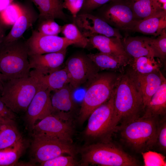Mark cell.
Wrapping results in <instances>:
<instances>
[{
  "mask_svg": "<svg viewBox=\"0 0 166 166\" xmlns=\"http://www.w3.org/2000/svg\"><path fill=\"white\" fill-rule=\"evenodd\" d=\"M113 96V127L115 131L121 121L123 123L139 117L143 106L142 98L130 72L117 77Z\"/></svg>",
  "mask_w": 166,
  "mask_h": 166,
  "instance_id": "obj_1",
  "label": "cell"
},
{
  "mask_svg": "<svg viewBox=\"0 0 166 166\" xmlns=\"http://www.w3.org/2000/svg\"><path fill=\"white\" fill-rule=\"evenodd\" d=\"M82 166L89 164L105 166L138 165L133 157L109 142L85 144L78 148Z\"/></svg>",
  "mask_w": 166,
  "mask_h": 166,
  "instance_id": "obj_2",
  "label": "cell"
},
{
  "mask_svg": "<svg viewBox=\"0 0 166 166\" xmlns=\"http://www.w3.org/2000/svg\"><path fill=\"white\" fill-rule=\"evenodd\" d=\"M117 77L112 73H98L87 83L78 121L83 123L91 113L111 97Z\"/></svg>",
  "mask_w": 166,
  "mask_h": 166,
  "instance_id": "obj_3",
  "label": "cell"
},
{
  "mask_svg": "<svg viewBox=\"0 0 166 166\" xmlns=\"http://www.w3.org/2000/svg\"><path fill=\"white\" fill-rule=\"evenodd\" d=\"M22 38L0 45V73L7 79L30 76L28 48Z\"/></svg>",
  "mask_w": 166,
  "mask_h": 166,
  "instance_id": "obj_4",
  "label": "cell"
},
{
  "mask_svg": "<svg viewBox=\"0 0 166 166\" xmlns=\"http://www.w3.org/2000/svg\"><path fill=\"white\" fill-rule=\"evenodd\" d=\"M38 81L30 76L5 80L0 98L14 113L25 112L35 94Z\"/></svg>",
  "mask_w": 166,
  "mask_h": 166,
  "instance_id": "obj_5",
  "label": "cell"
},
{
  "mask_svg": "<svg viewBox=\"0 0 166 166\" xmlns=\"http://www.w3.org/2000/svg\"><path fill=\"white\" fill-rule=\"evenodd\" d=\"M157 128L155 117L143 116L123 122L120 130L128 144L141 150L150 148L156 143Z\"/></svg>",
  "mask_w": 166,
  "mask_h": 166,
  "instance_id": "obj_6",
  "label": "cell"
},
{
  "mask_svg": "<svg viewBox=\"0 0 166 166\" xmlns=\"http://www.w3.org/2000/svg\"><path fill=\"white\" fill-rule=\"evenodd\" d=\"M114 116L113 93L106 102L94 110L89 115L88 122L83 132L85 144L96 141L109 142L113 133Z\"/></svg>",
  "mask_w": 166,
  "mask_h": 166,
  "instance_id": "obj_7",
  "label": "cell"
},
{
  "mask_svg": "<svg viewBox=\"0 0 166 166\" xmlns=\"http://www.w3.org/2000/svg\"><path fill=\"white\" fill-rule=\"evenodd\" d=\"M33 137L30 153L33 164H40L64 154L75 157L78 153V148L73 143L44 136Z\"/></svg>",
  "mask_w": 166,
  "mask_h": 166,
  "instance_id": "obj_8",
  "label": "cell"
},
{
  "mask_svg": "<svg viewBox=\"0 0 166 166\" xmlns=\"http://www.w3.org/2000/svg\"><path fill=\"white\" fill-rule=\"evenodd\" d=\"M31 130L33 136H44L73 143L74 130L72 120L63 119L52 113L35 124Z\"/></svg>",
  "mask_w": 166,
  "mask_h": 166,
  "instance_id": "obj_9",
  "label": "cell"
},
{
  "mask_svg": "<svg viewBox=\"0 0 166 166\" xmlns=\"http://www.w3.org/2000/svg\"><path fill=\"white\" fill-rule=\"evenodd\" d=\"M65 66L69 74V85L72 89L88 83L99 73V70L87 55L82 54L69 57Z\"/></svg>",
  "mask_w": 166,
  "mask_h": 166,
  "instance_id": "obj_10",
  "label": "cell"
},
{
  "mask_svg": "<svg viewBox=\"0 0 166 166\" xmlns=\"http://www.w3.org/2000/svg\"><path fill=\"white\" fill-rule=\"evenodd\" d=\"M73 18V23L87 39L96 35L123 38L119 30L113 27L99 17L85 13L77 14Z\"/></svg>",
  "mask_w": 166,
  "mask_h": 166,
  "instance_id": "obj_11",
  "label": "cell"
},
{
  "mask_svg": "<svg viewBox=\"0 0 166 166\" xmlns=\"http://www.w3.org/2000/svg\"><path fill=\"white\" fill-rule=\"evenodd\" d=\"M26 42L29 55L58 52L75 44L64 37L43 35L37 30H32L31 36Z\"/></svg>",
  "mask_w": 166,
  "mask_h": 166,
  "instance_id": "obj_12",
  "label": "cell"
},
{
  "mask_svg": "<svg viewBox=\"0 0 166 166\" xmlns=\"http://www.w3.org/2000/svg\"><path fill=\"white\" fill-rule=\"evenodd\" d=\"M38 81L37 92L25 112V117L31 130L38 120L43 119L53 111L51 91L45 85Z\"/></svg>",
  "mask_w": 166,
  "mask_h": 166,
  "instance_id": "obj_13",
  "label": "cell"
},
{
  "mask_svg": "<svg viewBox=\"0 0 166 166\" xmlns=\"http://www.w3.org/2000/svg\"><path fill=\"white\" fill-rule=\"evenodd\" d=\"M100 17L119 30L131 31L138 21L127 2L111 5L104 10Z\"/></svg>",
  "mask_w": 166,
  "mask_h": 166,
  "instance_id": "obj_14",
  "label": "cell"
},
{
  "mask_svg": "<svg viewBox=\"0 0 166 166\" xmlns=\"http://www.w3.org/2000/svg\"><path fill=\"white\" fill-rule=\"evenodd\" d=\"M66 51L65 49L55 52L29 55L30 69L43 75L50 74L61 68Z\"/></svg>",
  "mask_w": 166,
  "mask_h": 166,
  "instance_id": "obj_15",
  "label": "cell"
},
{
  "mask_svg": "<svg viewBox=\"0 0 166 166\" xmlns=\"http://www.w3.org/2000/svg\"><path fill=\"white\" fill-rule=\"evenodd\" d=\"M142 99L143 109H145L151 97L158 89L161 83V72L140 74L133 70L130 72Z\"/></svg>",
  "mask_w": 166,
  "mask_h": 166,
  "instance_id": "obj_16",
  "label": "cell"
},
{
  "mask_svg": "<svg viewBox=\"0 0 166 166\" xmlns=\"http://www.w3.org/2000/svg\"><path fill=\"white\" fill-rule=\"evenodd\" d=\"M72 89L68 84L53 91L50 96L53 112L60 118L66 120H72V113L75 107L72 96Z\"/></svg>",
  "mask_w": 166,
  "mask_h": 166,
  "instance_id": "obj_17",
  "label": "cell"
},
{
  "mask_svg": "<svg viewBox=\"0 0 166 166\" xmlns=\"http://www.w3.org/2000/svg\"><path fill=\"white\" fill-rule=\"evenodd\" d=\"M38 18L39 14L33 9L22 6L19 17L1 44L8 43L22 38L25 32L33 26Z\"/></svg>",
  "mask_w": 166,
  "mask_h": 166,
  "instance_id": "obj_18",
  "label": "cell"
},
{
  "mask_svg": "<svg viewBox=\"0 0 166 166\" xmlns=\"http://www.w3.org/2000/svg\"><path fill=\"white\" fill-rule=\"evenodd\" d=\"M87 39L89 43L100 52L117 56L129 57L125 51L121 38L96 35Z\"/></svg>",
  "mask_w": 166,
  "mask_h": 166,
  "instance_id": "obj_19",
  "label": "cell"
},
{
  "mask_svg": "<svg viewBox=\"0 0 166 166\" xmlns=\"http://www.w3.org/2000/svg\"><path fill=\"white\" fill-rule=\"evenodd\" d=\"M166 29V11L160 10L138 21L131 31L156 37Z\"/></svg>",
  "mask_w": 166,
  "mask_h": 166,
  "instance_id": "obj_20",
  "label": "cell"
},
{
  "mask_svg": "<svg viewBox=\"0 0 166 166\" xmlns=\"http://www.w3.org/2000/svg\"><path fill=\"white\" fill-rule=\"evenodd\" d=\"M99 70H116L121 69L130 64L129 57L117 56L99 52L87 55Z\"/></svg>",
  "mask_w": 166,
  "mask_h": 166,
  "instance_id": "obj_21",
  "label": "cell"
},
{
  "mask_svg": "<svg viewBox=\"0 0 166 166\" xmlns=\"http://www.w3.org/2000/svg\"><path fill=\"white\" fill-rule=\"evenodd\" d=\"M121 40L125 51L130 58L134 59L146 56L158 58L145 37H128L122 38Z\"/></svg>",
  "mask_w": 166,
  "mask_h": 166,
  "instance_id": "obj_22",
  "label": "cell"
},
{
  "mask_svg": "<svg viewBox=\"0 0 166 166\" xmlns=\"http://www.w3.org/2000/svg\"><path fill=\"white\" fill-rule=\"evenodd\" d=\"M30 75L45 85L51 92L60 89L70 82L69 74L65 66L46 75L33 69L30 71Z\"/></svg>",
  "mask_w": 166,
  "mask_h": 166,
  "instance_id": "obj_23",
  "label": "cell"
},
{
  "mask_svg": "<svg viewBox=\"0 0 166 166\" xmlns=\"http://www.w3.org/2000/svg\"><path fill=\"white\" fill-rule=\"evenodd\" d=\"M38 9L39 19L51 18L65 20L64 0H30Z\"/></svg>",
  "mask_w": 166,
  "mask_h": 166,
  "instance_id": "obj_24",
  "label": "cell"
},
{
  "mask_svg": "<svg viewBox=\"0 0 166 166\" xmlns=\"http://www.w3.org/2000/svg\"><path fill=\"white\" fill-rule=\"evenodd\" d=\"M162 82L160 86L151 97L145 108L143 116L156 117L164 115L166 111V79L161 74Z\"/></svg>",
  "mask_w": 166,
  "mask_h": 166,
  "instance_id": "obj_25",
  "label": "cell"
},
{
  "mask_svg": "<svg viewBox=\"0 0 166 166\" xmlns=\"http://www.w3.org/2000/svg\"><path fill=\"white\" fill-rule=\"evenodd\" d=\"M27 143L22 137L13 145L0 149V166L19 165L18 160L24 152Z\"/></svg>",
  "mask_w": 166,
  "mask_h": 166,
  "instance_id": "obj_26",
  "label": "cell"
},
{
  "mask_svg": "<svg viewBox=\"0 0 166 166\" xmlns=\"http://www.w3.org/2000/svg\"><path fill=\"white\" fill-rule=\"evenodd\" d=\"M22 137L14 120H0V149L13 145Z\"/></svg>",
  "mask_w": 166,
  "mask_h": 166,
  "instance_id": "obj_27",
  "label": "cell"
},
{
  "mask_svg": "<svg viewBox=\"0 0 166 166\" xmlns=\"http://www.w3.org/2000/svg\"><path fill=\"white\" fill-rule=\"evenodd\" d=\"M127 2L138 21L162 10L154 0H128Z\"/></svg>",
  "mask_w": 166,
  "mask_h": 166,
  "instance_id": "obj_28",
  "label": "cell"
},
{
  "mask_svg": "<svg viewBox=\"0 0 166 166\" xmlns=\"http://www.w3.org/2000/svg\"><path fill=\"white\" fill-rule=\"evenodd\" d=\"M156 58L143 56L132 59L130 63L133 71L140 74H147L159 72L161 66L160 61Z\"/></svg>",
  "mask_w": 166,
  "mask_h": 166,
  "instance_id": "obj_29",
  "label": "cell"
},
{
  "mask_svg": "<svg viewBox=\"0 0 166 166\" xmlns=\"http://www.w3.org/2000/svg\"><path fill=\"white\" fill-rule=\"evenodd\" d=\"M61 32L64 37L81 47L85 48L89 43L88 39L73 23L66 24L61 26Z\"/></svg>",
  "mask_w": 166,
  "mask_h": 166,
  "instance_id": "obj_30",
  "label": "cell"
},
{
  "mask_svg": "<svg viewBox=\"0 0 166 166\" xmlns=\"http://www.w3.org/2000/svg\"><path fill=\"white\" fill-rule=\"evenodd\" d=\"M22 5L13 2L0 13V22L8 28L12 27L20 14Z\"/></svg>",
  "mask_w": 166,
  "mask_h": 166,
  "instance_id": "obj_31",
  "label": "cell"
},
{
  "mask_svg": "<svg viewBox=\"0 0 166 166\" xmlns=\"http://www.w3.org/2000/svg\"><path fill=\"white\" fill-rule=\"evenodd\" d=\"M148 44L156 54L158 58L163 61L166 57V31L163 30L156 38L145 37Z\"/></svg>",
  "mask_w": 166,
  "mask_h": 166,
  "instance_id": "obj_32",
  "label": "cell"
},
{
  "mask_svg": "<svg viewBox=\"0 0 166 166\" xmlns=\"http://www.w3.org/2000/svg\"><path fill=\"white\" fill-rule=\"evenodd\" d=\"M37 30L46 35H58L61 32V26L51 18L38 19Z\"/></svg>",
  "mask_w": 166,
  "mask_h": 166,
  "instance_id": "obj_33",
  "label": "cell"
},
{
  "mask_svg": "<svg viewBox=\"0 0 166 166\" xmlns=\"http://www.w3.org/2000/svg\"><path fill=\"white\" fill-rule=\"evenodd\" d=\"M42 166H82L75 157L70 156L61 155L50 160L40 163Z\"/></svg>",
  "mask_w": 166,
  "mask_h": 166,
  "instance_id": "obj_34",
  "label": "cell"
},
{
  "mask_svg": "<svg viewBox=\"0 0 166 166\" xmlns=\"http://www.w3.org/2000/svg\"><path fill=\"white\" fill-rule=\"evenodd\" d=\"M145 166H164L166 165L165 157L157 152L149 151L142 153Z\"/></svg>",
  "mask_w": 166,
  "mask_h": 166,
  "instance_id": "obj_35",
  "label": "cell"
},
{
  "mask_svg": "<svg viewBox=\"0 0 166 166\" xmlns=\"http://www.w3.org/2000/svg\"><path fill=\"white\" fill-rule=\"evenodd\" d=\"M85 0H64L63 7L69 11L73 18L82 8Z\"/></svg>",
  "mask_w": 166,
  "mask_h": 166,
  "instance_id": "obj_36",
  "label": "cell"
},
{
  "mask_svg": "<svg viewBox=\"0 0 166 166\" xmlns=\"http://www.w3.org/2000/svg\"><path fill=\"white\" fill-rule=\"evenodd\" d=\"M160 147L163 150L166 149V123L164 121L158 127L157 142Z\"/></svg>",
  "mask_w": 166,
  "mask_h": 166,
  "instance_id": "obj_37",
  "label": "cell"
},
{
  "mask_svg": "<svg viewBox=\"0 0 166 166\" xmlns=\"http://www.w3.org/2000/svg\"><path fill=\"white\" fill-rule=\"evenodd\" d=\"M14 113L9 108L0 98V120H14Z\"/></svg>",
  "mask_w": 166,
  "mask_h": 166,
  "instance_id": "obj_38",
  "label": "cell"
},
{
  "mask_svg": "<svg viewBox=\"0 0 166 166\" xmlns=\"http://www.w3.org/2000/svg\"><path fill=\"white\" fill-rule=\"evenodd\" d=\"M115 0H85L82 8L89 11Z\"/></svg>",
  "mask_w": 166,
  "mask_h": 166,
  "instance_id": "obj_39",
  "label": "cell"
},
{
  "mask_svg": "<svg viewBox=\"0 0 166 166\" xmlns=\"http://www.w3.org/2000/svg\"><path fill=\"white\" fill-rule=\"evenodd\" d=\"M14 0H0V13L4 10Z\"/></svg>",
  "mask_w": 166,
  "mask_h": 166,
  "instance_id": "obj_40",
  "label": "cell"
},
{
  "mask_svg": "<svg viewBox=\"0 0 166 166\" xmlns=\"http://www.w3.org/2000/svg\"><path fill=\"white\" fill-rule=\"evenodd\" d=\"M8 28L0 22V45L6 36V32Z\"/></svg>",
  "mask_w": 166,
  "mask_h": 166,
  "instance_id": "obj_41",
  "label": "cell"
},
{
  "mask_svg": "<svg viewBox=\"0 0 166 166\" xmlns=\"http://www.w3.org/2000/svg\"><path fill=\"white\" fill-rule=\"evenodd\" d=\"M159 4L162 10L166 11V0H154Z\"/></svg>",
  "mask_w": 166,
  "mask_h": 166,
  "instance_id": "obj_42",
  "label": "cell"
},
{
  "mask_svg": "<svg viewBox=\"0 0 166 166\" xmlns=\"http://www.w3.org/2000/svg\"><path fill=\"white\" fill-rule=\"evenodd\" d=\"M7 79L5 76L0 73V97L2 91L4 82Z\"/></svg>",
  "mask_w": 166,
  "mask_h": 166,
  "instance_id": "obj_43",
  "label": "cell"
}]
</instances>
